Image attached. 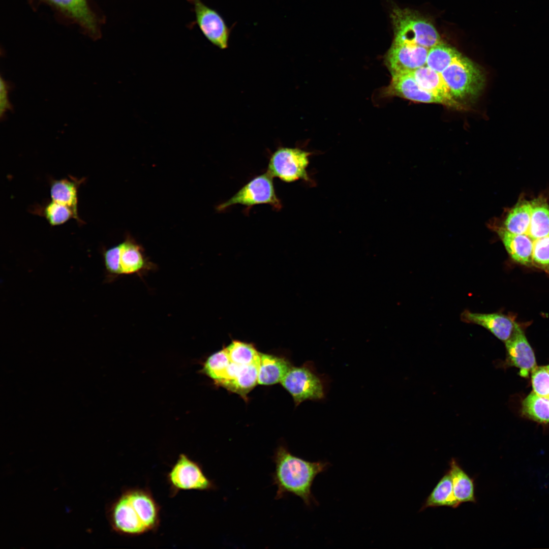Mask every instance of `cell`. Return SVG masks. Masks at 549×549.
Instances as JSON below:
<instances>
[{"mask_svg": "<svg viewBox=\"0 0 549 549\" xmlns=\"http://www.w3.org/2000/svg\"><path fill=\"white\" fill-rule=\"evenodd\" d=\"M161 507L147 488L124 489L108 507L107 516L112 529L135 536L157 530Z\"/></svg>", "mask_w": 549, "mask_h": 549, "instance_id": "6da1fadb", "label": "cell"}, {"mask_svg": "<svg viewBox=\"0 0 549 549\" xmlns=\"http://www.w3.org/2000/svg\"><path fill=\"white\" fill-rule=\"evenodd\" d=\"M272 460L275 465L272 482L278 489L276 499L291 494L300 498L308 506L316 502L312 485L316 476L328 468L329 463L304 460L292 454L283 445L276 449Z\"/></svg>", "mask_w": 549, "mask_h": 549, "instance_id": "7a4b0ae2", "label": "cell"}, {"mask_svg": "<svg viewBox=\"0 0 549 549\" xmlns=\"http://www.w3.org/2000/svg\"><path fill=\"white\" fill-rule=\"evenodd\" d=\"M391 18L394 32L392 43L430 49L442 42L431 22L413 11L394 8Z\"/></svg>", "mask_w": 549, "mask_h": 549, "instance_id": "3957f363", "label": "cell"}, {"mask_svg": "<svg viewBox=\"0 0 549 549\" xmlns=\"http://www.w3.org/2000/svg\"><path fill=\"white\" fill-rule=\"evenodd\" d=\"M281 383L296 406L307 400L325 399L329 387L328 378L317 373L311 362L300 367L291 366Z\"/></svg>", "mask_w": 549, "mask_h": 549, "instance_id": "277c9868", "label": "cell"}, {"mask_svg": "<svg viewBox=\"0 0 549 549\" xmlns=\"http://www.w3.org/2000/svg\"><path fill=\"white\" fill-rule=\"evenodd\" d=\"M441 76L455 99L471 100L483 89L485 78L473 62L462 55L450 64Z\"/></svg>", "mask_w": 549, "mask_h": 549, "instance_id": "5b68a950", "label": "cell"}, {"mask_svg": "<svg viewBox=\"0 0 549 549\" xmlns=\"http://www.w3.org/2000/svg\"><path fill=\"white\" fill-rule=\"evenodd\" d=\"M262 204H269L277 211L282 207L276 193L273 177L267 171L252 179L230 198L219 204L217 209L222 211L237 204L250 208Z\"/></svg>", "mask_w": 549, "mask_h": 549, "instance_id": "8992f818", "label": "cell"}, {"mask_svg": "<svg viewBox=\"0 0 549 549\" xmlns=\"http://www.w3.org/2000/svg\"><path fill=\"white\" fill-rule=\"evenodd\" d=\"M170 497L181 490L212 491L217 488L204 474L201 465L185 453H181L167 473Z\"/></svg>", "mask_w": 549, "mask_h": 549, "instance_id": "52a82bcc", "label": "cell"}, {"mask_svg": "<svg viewBox=\"0 0 549 549\" xmlns=\"http://www.w3.org/2000/svg\"><path fill=\"white\" fill-rule=\"evenodd\" d=\"M310 152L298 148L280 147L270 156L267 171L286 182L310 180L307 168Z\"/></svg>", "mask_w": 549, "mask_h": 549, "instance_id": "ba28073f", "label": "cell"}, {"mask_svg": "<svg viewBox=\"0 0 549 549\" xmlns=\"http://www.w3.org/2000/svg\"><path fill=\"white\" fill-rule=\"evenodd\" d=\"M192 4L196 21L206 38L220 49L228 47L231 28L227 25L222 16L201 0H189Z\"/></svg>", "mask_w": 549, "mask_h": 549, "instance_id": "9c48e42d", "label": "cell"}, {"mask_svg": "<svg viewBox=\"0 0 549 549\" xmlns=\"http://www.w3.org/2000/svg\"><path fill=\"white\" fill-rule=\"evenodd\" d=\"M429 49L392 43L384 57L391 76L408 73L426 65Z\"/></svg>", "mask_w": 549, "mask_h": 549, "instance_id": "30bf717a", "label": "cell"}, {"mask_svg": "<svg viewBox=\"0 0 549 549\" xmlns=\"http://www.w3.org/2000/svg\"><path fill=\"white\" fill-rule=\"evenodd\" d=\"M507 362L520 370L521 376L527 377L537 367L534 351L524 330L518 324L505 342Z\"/></svg>", "mask_w": 549, "mask_h": 549, "instance_id": "8fae6325", "label": "cell"}, {"mask_svg": "<svg viewBox=\"0 0 549 549\" xmlns=\"http://www.w3.org/2000/svg\"><path fill=\"white\" fill-rule=\"evenodd\" d=\"M119 257L120 276L136 274L142 277L157 268L156 264L146 257L142 246L131 236H127L120 243Z\"/></svg>", "mask_w": 549, "mask_h": 549, "instance_id": "7c38bea8", "label": "cell"}, {"mask_svg": "<svg viewBox=\"0 0 549 549\" xmlns=\"http://www.w3.org/2000/svg\"><path fill=\"white\" fill-rule=\"evenodd\" d=\"M391 76L390 84L382 91L383 97L396 96L413 102L444 105L441 99L421 88L410 73Z\"/></svg>", "mask_w": 549, "mask_h": 549, "instance_id": "4fadbf2b", "label": "cell"}, {"mask_svg": "<svg viewBox=\"0 0 549 549\" xmlns=\"http://www.w3.org/2000/svg\"><path fill=\"white\" fill-rule=\"evenodd\" d=\"M461 317L463 321L480 325L505 342L510 338L517 324L513 317L498 313L482 314L465 310Z\"/></svg>", "mask_w": 549, "mask_h": 549, "instance_id": "5bb4252c", "label": "cell"}, {"mask_svg": "<svg viewBox=\"0 0 549 549\" xmlns=\"http://www.w3.org/2000/svg\"><path fill=\"white\" fill-rule=\"evenodd\" d=\"M419 85L426 92L441 99L444 105L455 108L462 106L454 99L439 73L426 65L410 72Z\"/></svg>", "mask_w": 549, "mask_h": 549, "instance_id": "9a60e30c", "label": "cell"}, {"mask_svg": "<svg viewBox=\"0 0 549 549\" xmlns=\"http://www.w3.org/2000/svg\"><path fill=\"white\" fill-rule=\"evenodd\" d=\"M499 236L511 259L524 266L532 265V252L534 240L525 234L511 233L503 227L497 230Z\"/></svg>", "mask_w": 549, "mask_h": 549, "instance_id": "2e32d148", "label": "cell"}, {"mask_svg": "<svg viewBox=\"0 0 549 549\" xmlns=\"http://www.w3.org/2000/svg\"><path fill=\"white\" fill-rule=\"evenodd\" d=\"M84 179L72 177L70 179L52 180L50 184L51 200L71 209L79 223H82V220L78 213V189Z\"/></svg>", "mask_w": 549, "mask_h": 549, "instance_id": "e0dca14e", "label": "cell"}, {"mask_svg": "<svg viewBox=\"0 0 549 549\" xmlns=\"http://www.w3.org/2000/svg\"><path fill=\"white\" fill-rule=\"evenodd\" d=\"M291 366L284 358L260 353L258 383L269 385L281 382Z\"/></svg>", "mask_w": 549, "mask_h": 549, "instance_id": "ac0fdd59", "label": "cell"}, {"mask_svg": "<svg viewBox=\"0 0 549 549\" xmlns=\"http://www.w3.org/2000/svg\"><path fill=\"white\" fill-rule=\"evenodd\" d=\"M449 465L448 471L456 500L460 504L464 502L476 503L474 479L463 469L455 459H451Z\"/></svg>", "mask_w": 549, "mask_h": 549, "instance_id": "d6986e66", "label": "cell"}, {"mask_svg": "<svg viewBox=\"0 0 549 549\" xmlns=\"http://www.w3.org/2000/svg\"><path fill=\"white\" fill-rule=\"evenodd\" d=\"M460 504L454 496L451 477L448 471L426 499L420 511L428 508L440 506L456 508Z\"/></svg>", "mask_w": 549, "mask_h": 549, "instance_id": "ffe728a7", "label": "cell"}, {"mask_svg": "<svg viewBox=\"0 0 549 549\" xmlns=\"http://www.w3.org/2000/svg\"><path fill=\"white\" fill-rule=\"evenodd\" d=\"M259 363V360L250 365H238L233 379L223 387L246 399L247 394L258 383Z\"/></svg>", "mask_w": 549, "mask_h": 549, "instance_id": "44dd1931", "label": "cell"}, {"mask_svg": "<svg viewBox=\"0 0 549 549\" xmlns=\"http://www.w3.org/2000/svg\"><path fill=\"white\" fill-rule=\"evenodd\" d=\"M531 202V220L526 234L534 240L549 235V205L541 197Z\"/></svg>", "mask_w": 549, "mask_h": 549, "instance_id": "7402d4cb", "label": "cell"}, {"mask_svg": "<svg viewBox=\"0 0 549 549\" xmlns=\"http://www.w3.org/2000/svg\"><path fill=\"white\" fill-rule=\"evenodd\" d=\"M532 212L531 201L524 200L518 202L507 215L504 228L516 234H526L529 228Z\"/></svg>", "mask_w": 549, "mask_h": 549, "instance_id": "603a6c76", "label": "cell"}, {"mask_svg": "<svg viewBox=\"0 0 549 549\" xmlns=\"http://www.w3.org/2000/svg\"><path fill=\"white\" fill-rule=\"evenodd\" d=\"M462 55L454 48L441 42L429 49L426 65L441 73Z\"/></svg>", "mask_w": 549, "mask_h": 549, "instance_id": "cb8c5ba5", "label": "cell"}, {"mask_svg": "<svg viewBox=\"0 0 549 549\" xmlns=\"http://www.w3.org/2000/svg\"><path fill=\"white\" fill-rule=\"evenodd\" d=\"M522 413L525 417L540 423H549V397L534 392L529 394L522 403Z\"/></svg>", "mask_w": 549, "mask_h": 549, "instance_id": "d4e9b609", "label": "cell"}, {"mask_svg": "<svg viewBox=\"0 0 549 549\" xmlns=\"http://www.w3.org/2000/svg\"><path fill=\"white\" fill-rule=\"evenodd\" d=\"M225 349L230 361L239 365H250L260 359V353L251 344L233 341Z\"/></svg>", "mask_w": 549, "mask_h": 549, "instance_id": "484cf974", "label": "cell"}, {"mask_svg": "<svg viewBox=\"0 0 549 549\" xmlns=\"http://www.w3.org/2000/svg\"><path fill=\"white\" fill-rule=\"evenodd\" d=\"M230 362L225 348L208 357L204 363L202 371L219 385L225 377Z\"/></svg>", "mask_w": 549, "mask_h": 549, "instance_id": "4316f807", "label": "cell"}, {"mask_svg": "<svg viewBox=\"0 0 549 549\" xmlns=\"http://www.w3.org/2000/svg\"><path fill=\"white\" fill-rule=\"evenodd\" d=\"M39 209L35 211L45 218L51 226H58L64 224L68 220L76 217L67 206L51 200L42 207H37Z\"/></svg>", "mask_w": 549, "mask_h": 549, "instance_id": "83f0119b", "label": "cell"}, {"mask_svg": "<svg viewBox=\"0 0 549 549\" xmlns=\"http://www.w3.org/2000/svg\"><path fill=\"white\" fill-rule=\"evenodd\" d=\"M532 265L549 274V235L534 240Z\"/></svg>", "mask_w": 549, "mask_h": 549, "instance_id": "f1b7e54d", "label": "cell"}, {"mask_svg": "<svg viewBox=\"0 0 549 549\" xmlns=\"http://www.w3.org/2000/svg\"><path fill=\"white\" fill-rule=\"evenodd\" d=\"M531 383L534 393L549 397V371L546 366L536 367L532 371Z\"/></svg>", "mask_w": 549, "mask_h": 549, "instance_id": "f546056e", "label": "cell"}, {"mask_svg": "<svg viewBox=\"0 0 549 549\" xmlns=\"http://www.w3.org/2000/svg\"><path fill=\"white\" fill-rule=\"evenodd\" d=\"M120 249L119 243L106 250L103 253L106 269L110 276L113 278L120 276L119 266Z\"/></svg>", "mask_w": 549, "mask_h": 549, "instance_id": "4dcf8cb0", "label": "cell"}, {"mask_svg": "<svg viewBox=\"0 0 549 549\" xmlns=\"http://www.w3.org/2000/svg\"><path fill=\"white\" fill-rule=\"evenodd\" d=\"M11 86L12 85L9 84L8 82L5 81L2 76L1 77L0 114L2 120L4 119L6 112L8 110L13 109L12 106L8 98L9 93L10 90L11 89Z\"/></svg>", "mask_w": 549, "mask_h": 549, "instance_id": "1f68e13d", "label": "cell"}, {"mask_svg": "<svg viewBox=\"0 0 549 549\" xmlns=\"http://www.w3.org/2000/svg\"><path fill=\"white\" fill-rule=\"evenodd\" d=\"M547 370L549 371V364L546 366Z\"/></svg>", "mask_w": 549, "mask_h": 549, "instance_id": "d6a6232c", "label": "cell"}]
</instances>
